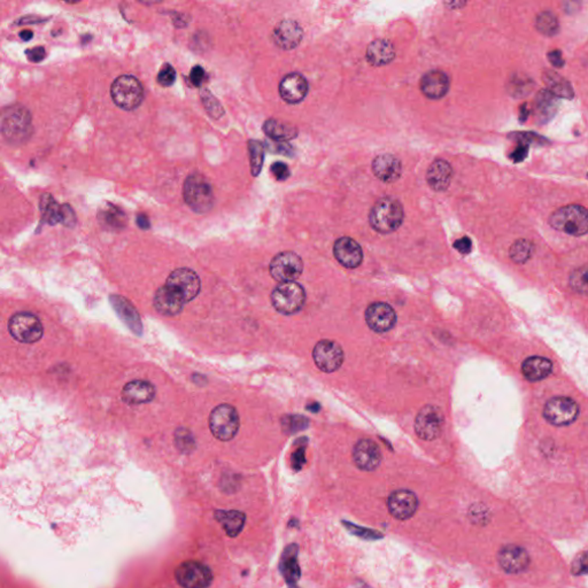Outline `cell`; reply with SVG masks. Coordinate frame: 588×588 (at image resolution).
Returning <instances> with one entry per match:
<instances>
[{
    "mask_svg": "<svg viewBox=\"0 0 588 588\" xmlns=\"http://www.w3.org/2000/svg\"><path fill=\"white\" fill-rule=\"evenodd\" d=\"M270 171L274 175V178L279 182H283L290 178V169L283 162H275L270 168Z\"/></svg>",
    "mask_w": 588,
    "mask_h": 588,
    "instance_id": "bcb514c9",
    "label": "cell"
},
{
    "mask_svg": "<svg viewBox=\"0 0 588 588\" xmlns=\"http://www.w3.org/2000/svg\"><path fill=\"white\" fill-rule=\"evenodd\" d=\"M453 168L448 162L445 160H436L429 167L427 173V184L431 189L438 192H443L448 189L449 184L452 182Z\"/></svg>",
    "mask_w": 588,
    "mask_h": 588,
    "instance_id": "484cf974",
    "label": "cell"
},
{
    "mask_svg": "<svg viewBox=\"0 0 588 588\" xmlns=\"http://www.w3.org/2000/svg\"><path fill=\"white\" fill-rule=\"evenodd\" d=\"M522 373L530 382H539L553 373V363L542 356H531L523 362Z\"/></svg>",
    "mask_w": 588,
    "mask_h": 588,
    "instance_id": "83f0119b",
    "label": "cell"
},
{
    "mask_svg": "<svg viewBox=\"0 0 588 588\" xmlns=\"http://www.w3.org/2000/svg\"><path fill=\"white\" fill-rule=\"evenodd\" d=\"M403 216L405 213L401 203L392 196H385L373 205L369 214V222L373 230L387 234L400 228Z\"/></svg>",
    "mask_w": 588,
    "mask_h": 588,
    "instance_id": "6da1fadb",
    "label": "cell"
},
{
    "mask_svg": "<svg viewBox=\"0 0 588 588\" xmlns=\"http://www.w3.org/2000/svg\"><path fill=\"white\" fill-rule=\"evenodd\" d=\"M175 79H176V70L169 64L163 65L159 72V84L162 86H171L174 84Z\"/></svg>",
    "mask_w": 588,
    "mask_h": 588,
    "instance_id": "7bdbcfd3",
    "label": "cell"
},
{
    "mask_svg": "<svg viewBox=\"0 0 588 588\" xmlns=\"http://www.w3.org/2000/svg\"><path fill=\"white\" fill-rule=\"evenodd\" d=\"M76 214L69 205H62V225L67 228H74L76 225Z\"/></svg>",
    "mask_w": 588,
    "mask_h": 588,
    "instance_id": "7dc6e473",
    "label": "cell"
},
{
    "mask_svg": "<svg viewBox=\"0 0 588 588\" xmlns=\"http://www.w3.org/2000/svg\"><path fill=\"white\" fill-rule=\"evenodd\" d=\"M497 561L500 566L510 575L523 573L531 562L528 552L517 544H507L501 548L497 554Z\"/></svg>",
    "mask_w": 588,
    "mask_h": 588,
    "instance_id": "e0dca14e",
    "label": "cell"
},
{
    "mask_svg": "<svg viewBox=\"0 0 588 588\" xmlns=\"http://www.w3.org/2000/svg\"><path fill=\"white\" fill-rule=\"evenodd\" d=\"M98 220L102 227L111 230H122L127 225V216L123 211L113 203H106L99 209Z\"/></svg>",
    "mask_w": 588,
    "mask_h": 588,
    "instance_id": "1f68e13d",
    "label": "cell"
},
{
    "mask_svg": "<svg viewBox=\"0 0 588 588\" xmlns=\"http://www.w3.org/2000/svg\"><path fill=\"white\" fill-rule=\"evenodd\" d=\"M510 140H515L521 145H544V142L548 144V140H544V137L537 136L535 133H514L510 135Z\"/></svg>",
    "mask_w": 588,
    "mask_h": 588,
    "instance_id": "b9f144b4",
    "label": "cell"
},
{
    "mask_svg": "<svg viewBox=\"0 0 588 588\" xmlns=\"http://www.w3.org/2000/svg\"><path fill=\"white\" fill-rule=\"evenodd\" d=\"M248 152H250V171H252L253 176H258L261 169H262L263 165L265 147H263L262 142H258V140H250L248 142Z\"/></svg>",
    "mask_w": 588,
    "mask_h": 588,
    "instance_id": "f35d334b",
    "label": "cell"
},
{
    "mask_svg": "<svg viewBox=\"0 0 588 588\" xmlns=\"http://www.w3.org/2000/svg\"><path fill=\"white\" fill-rule=\"evenodd\" d=\"M45 19L44 18H39V16H26V18H22V19L18 21L19 25H36V23H41L44 22Z\"/></svg>",
    "mask_w": 588,
    "mask_h": 588,
    "instance_id": "11a10c76",
    "label": "cell"
},
{
    "mask_svg": "<svg viewBox=\"0 0 588 588\" xmlns=\"http://www.w3.org/2000/svg\"><path fill=\"white\" fill-rule=\"evenodd\" d=\"M587 178H588V174H587Z\"/></svg>",
    "mask_w": 588,
    "mask_h": 588,
    "instance_id": "680465c9",
    "label": "cell"
},
{
    "mask_svg": "<svg viewBox=\"0 0 588 588\" xmlns=\"http://www.w3.org/2000/svg\"><path fill=\"white\" fill-rule=\"evenodd\" d=\"M8 331L18 342L34 344L41 340L44 328L39 317L32 313H18L11 317Z\"/></svg>",
    "mask_w": 588,
    "mask_h": 588,
    "instance_id": "ba28073f",
    "label": "cell"
},
{
    "mask_svg": "<svg viewBox=\"0 0 588 588\" xmlns=\"http://www.w3.org/2000/svg\"><path fill=\"white\" fill-rule=\"evenodd\" d=\"M27 58H28L29 61H32V62H35V64H39L41 61L44 60L45 57H46V52H45V48H41V46H37V48H30L28 51H26Z\"/></svg>",
    "mask_w": 588,
    "mask_h": 588,
    "instance_id": "f907efd6",
    "label": "cell"
},
{
    "mask_svg": "<svg viewBox=\"0 0 588 588\" xmlns=\"http://www.w3.org/2000/svg\"><path fill=\"white\" fill-rule=\"evenodd\" d=\"M528 146L521 145L519 144V147L514 151L512 155H510V158L512 159V161L514 162H521L526 158V155H528Z\"/></svg>",
    "mask_w": 588,
    "mask_h": 588,
    "instance_id": "f5cc1de1",
    "label": "cell"
},
{
    "mask_svg": "<svg viewBox=\"0 0 588 588\" xmlns=\"http://www.w3.org/2000/svg\"><path fill=\"white\" fill-rule=\"evenodd\" d=\"M241 427L239 415L234 406L220 405L211 413L209 427L213 436L221 441L234 439Z\"/></svg>",
    "mask_w": 588,
    "mask_h": 588,
    "instance_id": "52a82bcc",
    "label": "cell"
},
{
    "mask_svg": "<svg viewBox=\"0 0 588 588\" xmlns=\"http://www.w3.org/2000/svg\"><path fill=\"white\" fill-rule=\"evenodd\" d=\"M215 519L229 537H237L243 530L246 516L237 510H216Z\"/></svg>",
    "mask_w": 588,
    "mask_h": 588,
    "instance_id": "d6a6232c",
    "label": "cell"
},
{
    "mask_svg": "<svg viewBox=\"0 0 588 588\" xmlns=\"http://www.w3.org/2000/svg\"><path fill=\"white\" fill-rule=\"evenodd\" d=\"M579 411L578 403L573 399L556 396L544 405V417L553 425L563 427L573 423L578 417Z\"/></svg>",
    "mask_w": 588,
    "mask_h": 588,
    "instance_id": "30bf717a",
    "label": "cell"
},
{
    "mask_svg": "<svg viewBox=\"0 0 588 588\" xmlns=\"http://www.w3.org/2000/svg\"><path fill=\"white\" fill-rule=\"evenodd\" d=\"M371 168L375 176L385 183L396 182L402 174L401 161L392 154L378 155Z\"/></svg>",
    "mask_w": 588,
    "mask_h": 588,
    "instance_id": "603a6c76",
    "label": "cell"
},
{
    "mask_svg": "<svg viewBox=\"0 0 588 588\" xmlns=\"http://www.w3.org/2000/svg\"><path fill=\"white\" fill-rule=\"evenodd\" d=\"M155 393L154 385L147 380H133L124 386L122 400L128 405H142L152 401Z\"/></svg>",
    "mask_w": 588,
    "mask_h": 588,
    "instance_id": "cb8c5ba5",
    "label": "cell"
},
{
    "mask_svg": "<svg viewBox=\"0 0 588 588\" xmlns=\"http://www.w3.org/2000/svg\"><path fill=\"white\" fill-rule=\"evenodd\" d=\"M454 247L462 254L470 253L472 247V241L468 237L461 238V239L454 243Z\"/></svg>",
    "mask_w": 588,
    "mask_h": 588,
    "instance_id": "816d5d0a",
    "label": "cell"
},
{
    "mask_svg": "<svg viewBox=\"0 0 588 588\" xmlns=\"http://www.w3.org/2000/svg\"><path fill=\"white\" fill-rule=\"evenodd\" d=\"M263 131L267 136L276 142L293 140L298 135V130L290 124L283 123L277 120H268L263 124Z\"/></svg>",
    "mask_w": 588,
    "mask_h": 588,
    "instance_id": "836d02e7",
    "label": "cell"
},
{
    "mask_svg": "<svg viewBox=\"0 0 588 588\" xmlns=\"http://www.w3.org/2000/svg\"><path fill=\"white\" fill-rule=\"evenodd\" d=\"M313 359L320 370L331 373L342 367L345 354L338 342L324 339L317 342L316 346L314 347Z\"/></svg>",
    "mask_w": 588,
    "mask_h": 588,
    "instance_id": "4fadbf2b",
    "label": "cell"
},
{
    "mask_svg": "<svg viewBox=\"0 0 588 588\" xmlns=\"http://www.w3.org/2000/svg\"><path fill=\"white\" fill-rule=\"evenodd\" d=\"M154 308L159 313L165 316H175L183 310L184 305L187 304L183 297L167 285L159 288L154 295Z\"/></svg>",
    "mask_w": 588,
    "mask_h": 588,
    "instance_id": "7402d4cb",
    "label": "cell"
},
{
    "mask_svg": "<svg viewBox=\"0 0 588 588\" xmlns=\"http://www.w3.org/2000/svg\"><path fill=\"white\" fill-rule=\"evenodd\" d=\"M549 225L555 230L580 237L588 234V209L579 205L564 206L550 215Z\"/></svg>",
    "mask_w": 588,
    "mask_h": 588,
    "instance_id": "7a4b0ae2",
    "label": "cell"
},
{
    "mask_svg": "<svg viewBox=\"0 0 588 588\" xmlns=\"http://www.w3.org/2000/svg\"><path fill=\"white\" fill-rule=\"evenodd\" d=\"M445 416L441 409L436 406H425L415 420V432L421 439L431 441L441 434Z\"/></svg>",
    "mask_w": 588,
    "mask_h": 588,
    "instance_id": "8fae6325",
    "label": "cell"
},
{
    "mask_svg": "<svg viewBox=\"0 0 588 588\" xmlns=\"http://www.w3.org/2000/svg\"><path fill=\"white\" fill-rule=\"evenodd\" d=\"M533 243L528 239H519L512 243L509 250L510 259L515 263L523 265L528 262L533 255Z\"/></svg>",
    "mask_w": 588,
    "mask_h": 588,
    "instance_id": "74e56055",
    "label": "cell"
},
{
    "mask_svg": "<svg viewBox=\"0 0 588 588\" xmlns=\"http://www.w3.org/2000/svg\"><path fill=\"white\" fill-rule=\"evenodd\" d=\"M112 306L114 307L117 315L120 316L121 320L123 321L127 324L128 328L133 330V333L136 335H142V326L140 322V314L137 313L133 305L130 304L129 301L126 298L120 297V295H112L109 298Z\"/></svg>",
    "mask_w": 588,
    "mask_h": 588,
    "instance_id": "4316f807",
    "label": "cell"
},
{
    "mask_svg": "<svg viewBox=\"0 0 588 588\" xmlns=\"http://www.w3.org/2000/svg\"><path fill=\"white\" fill-rule=\"evenodd\" d=\"M366 322L375 333H387L396 326V314L389 305L377 301L366 310Z\"/></svg>",
    "mask_w": 588,
    "mask_h": 588,
    "instance_id": "9a60e30c",
    "label": "cell"
},
{
    "mask_svg": "<svg viewBox=\"0 0 588 588\" xmlns=\"http://www.w3.org/2000/svg\"><path fill=\"white\" fill-rule=\"evenodd\" d=\"M302 28L294 20H284L276 26L272 39L275 44L283 50H292L300 44L302 39Z\"/></svg>",
    "mask_w": 588,
    "mask_h": 588,
    "instance_id": "44dd1931",
    "label": "cell"
},
{
    "mask_svg": "<svg viewBox=\"0 0 588 588\" xmlns=\"http://www.w3.org/2000/svg\"><path fill=\"white\" fill-rule=\"evenodd\" d=\"M569 285L577 293L588 295V266H582L573 270L569 277Z\"/></svg>",
    "mask_w": 588,
    "mask_h": 588,
    "instance_id": "ab89813d",
    "label": "cell"
},
{
    "mask_svg": "<svg viewBox=\"0 0 588 588\" xmlns=\"http://www.w3.org/2000/svg\"><path fill=\"white\" fill-rule=\"evenodd\" d=\"M308 93V82L301 74H288L279 83V95L288 104H299Z\"/></svg>",
    "mask_w": 588,
    "mask_h": 588,
    "instance_id": "ffe728a7",
    "label": "cell"
},
{
    "mask_svg": "<svg viewBox=\"0 0 588 588\" xmlns=\"http://www.w3.org/2000/svg\"><path fill=\"white\" fill-rule=\"evenodd\" d=\"M32 130V116L28 109L16 105L4 111L1 131L7 142L12 144L26 142Z\"/></svg>",
    "mask_w": 588,
    "mask_h": 588,
    "instance_id": "277c9868",
    "label": "cell"
},
{
    "mask_svg": "<svg viewBox=\"0 0 588 588\" xmlns=\"http://www.w3.org/2000/svg\"><path fill=\"white\" fill-rule=\"evenodd\" d=\"M306 302V292L297 281L279 283L272 293V304L279 313L293 315L300 312Z\"/></svg>",
    "mask_w": 588,
    "mask_h": 588,
    "instance_id": "5b68a950",
    "label": "cell"
},
{
    "mask_svg": "<svg viewBox=\"0 0 588 588\" xmlns=\"http://www.w3.org/2000/svg\"><path fill=\"white\" fill-rule=\"evenodd\" d=\"M32 30H23V32H20V37L23 39V41H30L32 39Z\"/></svg>",
    "mask_w": 588,
    "mask_h": 588,
    "instance_id": "6f0895ef",
    "label": "cell"
},
{
    "mask_svg": "<svg viewBox=\"0 0 588 588\" xmlns=\"http://www.w3.org/2000/svg\"><path fill=\"white\" fill-rule=\"evenodd\" d=\"M298 547L291 544L285 549L281 557V571L291 588H297L298 579L300 578V568L297 561Z\"/></svg>",
    "mask_w": 588,
    "mask_h": 588,
    "instance_id": "4dcf8cb0",
    "label": "cell"
},
{
    "mask_svg": "<svg viewBox=\"0 0 588 588\" xmlns=\"http://www.w3.org/2000/svg\"><path fill=\"white\" fill-rule=\"evenodd\" d=\"M201 100H203V106H205L211 116L214 117V119H220V117L223 116L225 111H223L222 105L218 102V99L214 95L209 93L208 90H203V93H201Z\"/></svg>",
    "mask_w": 588,
    "mask_h": 588,
    "instance_id": "60d3db41",
    "label": "cell"
},
{
    "mask_svg": "<svg viewBox=\"0 0 588 588\" xmlns=\"http://www.w3.org/2000/svg\"><path fill=\"white\" fill-rule=\"evenodd\" d=\"M353 460L359 469L363 472H373L382 462V452L375 441L361 439L353 449Z\"/></svg>",
    "mask_w": 588,
    "mask_h": 588,
    "instance_id": "ac0fdd59",
    "label": "cell"
},
{
    "mask_svg": "<svg viewBox=\"0 0 588 588\" xmlns=\"http://www.w3.org/2000/svg\"><path fill=\"white\" fill-rule=\"evenodd\" d=\"M548 59H549L550 62L554 65V66L556 67H562L564 65V60H563L562 53L559 50L556 51H552L548 53Z\"/></svg>",
    "mask_w": 588,
    "mask_h": 588,
    "instance_id": "db71d44e",
    "label": "cell"
},
{
    "mask_svg": "<svg viewBox=\"0 0 588 588\" xmlns=\"http://www.w3.org/2000/svg\"><path fill=\"white\" fill-rule=\"evenodd\" d=\"M535 27H537V32L542 35L548 36V37H553V36L556 35L557 32H560L559 20H557L556 15L549 12V11L541 12L537 16Z\"/></svg>",
    "mask_w": 588,
    "mask_h": 588,
    "instance_id": "8d00e7d4",
    "label": "cell"
},
{
    "mask_svg": "<svg viewBox=\"0 0 588 588\" xmlns=\"http://www.w3.org/2000/svg\"><path fill=\"white\" fill-rule=\"evenodd\" d=\"M111 95L116 106L126 111H133L144 100V88L136 77L122 75L112 84Z\"/></svg>",
    "mask_w": 588,
    "mask_h": 588,
    "instance_id": "8992f818",
    "label": "cell"
},
{
    "mask_svg": "<svg viewBox=\"0 0 588 588\" xmlns=\"http://www.w3.org/2000/svg\"><path fill=\"white\" fill-rule=\"evenodd\" d=\"M449 79L443 70H430L421 79L423 95L430 99H440L447 95Z\"/></svg>",
    "mask_w": 588,
    "mask_h": 588,
    "instance_id": "d4e9b609",
    "label": "cell"
},
{
    "mask_svg": "<svg viewBox=\"0 0 588 588\" xmlns=\"http://www.w3.org/2000/svg\"><path fill=\"white\" fill-rule=\"evenodd\" d=\"M269 270L272 279L279 283L294 281L302 274L304 262L294 252H281L272 260Z\"/></svg>",
    "mask_w": 588,
    "mask_h": 588,
    "instance_id": "7c38bea8",
    "label": "cell"
},
{
    "mask_svg": "<svg viewBox=\"0 0 588 588\" xmlns=\"http://www.w3.org/2000/svg\"><path fill=\"white\" fill-rule=\"evenodd\" d=\"M389 512L399 521H407L417 512L418 499L408 490H394L387 501Z\"/></svg>",
    "mask_w": 588,
    "mask_h": 588,
    "instance_id": "2e32d148",
    "label": "cell"
},
{
    "mask_svg": "<svg viewBox=\"0 0 588 588\" xmlns=\"http://www.w3.org/2000/svg\"><path fill=\"white\" fill-rule=\"evenodd\" d=\"M183 198L187 205L198 214L208 213L214 206V192L203 175L192 174L184 182Z\"/></svg>",
    "mask_w": 588,
    "mask_h": 588,
    "instance_id": "3957f363",
    "label": "cell"
},
{
    "mask_svg": "<svg viewBox=\"0 0 588 588\" xmlns=\"http://www.w3.org/2000/svg\"><path fill=\"white\" fill-rule=\"evenodd\" d=\"M206 73L203 67L196 66L193 67L190 73V81L194 86H201L205 82Z\"/></svg>",
    "mask_w": 588,
    "mask_h": 588,
    "instance_id": "681fc988",
    "label": "cell"
},
{
    "mask_svg": "<svg viewBox=\"0 0 588 588\" xmlns=\"http://www.w3.org/2000/svg\"><path fill=\"white\" fill-rule=\"evenodd\" d=\"M333 254L342 266L348 269L358 268L363 261V252L354 239L349 237L339 238L333 246Z\"/></svg>",
    "mask_w": 588,
    "mask_h": 588,
    "instance_id": "d6986e66",
    "label": "cell"
},
{
    "mask_svg": "<svg viewBox=\"0 0 588 588\" xmlns=\"http://www.w3.org/2000/svg\"><path fill=\"white\" fill-rule=\"evenodd\" d=\"M346 524H347V528H349V531L353 532V535H359V537H364V539H377V537H380V532L359 528V526L354 524L348 525V523H346Z\"/></svg>",
    "mask_w": 588,
    "mask_h": 588,
    "instance_id": "c3c4849f",
    "label": "cell"
},
{
    "mask_svg": "<svg viewBox=\"0 0 588 588\" xmlns=\"http://www.w3.org/2000/svg\"><path fill=\"white\" fill-rule=\"evenodd\" d=\"M175 578L183 588H208L212 585L214 575L205 563L187 561L176 569Z\"/></svg>",
    "mask_w": 588,
    "mask_h": 588,
    "instance_id": "9c48e42d",
    "label": "cell"
},
{
    "mask_svg": "<svg viewBox=\"0 0 588 588\" xmlns=\"http://www.w3.org/2000/svg\"><path fill=\"white\" fill-rule=\"evenodd\" d=\"M559 98L548 90L537 93L535 102V115L540 123H546L556 114Z\"/></svg>",
    "mask_w": 588,
    "mask_h": 588,
    "instance_id": "f546056e",
    "label": "cell"
},
{
    "mask_svg": "<svg viewBox=\"0 0 588 588\" xmlns=\"http://www.w3.org/2000/svg\"><path fill=\"white\" fill-rule=\"evenodd\" d=\"M166 285L182 295L187 304L196 299L201 290L199 276L189 268L174 270L168 277Z\"/></svg>",
    "mask_w": 588,
    "mask_h": 588,
    "instance_id": "5bb4252c",
    "label": "cell"
},
{
    "mask_svg": "<svg viewBox=\"0 0 588 588\" xmlns=\"http://www.w3.org/2000/svg\"><path fill=\"white\" fill-rule=\"evenodd\" d=\"M396 58L392 43L386 39H376L368 46L367 59L373 66H385Z\"/></svg>",
    "mask_w": 588,
    "mask_h": 588,
    "instance_id": "f1b7e54d",
    "label": "cell"
},
{
    "mask_svg": "<svg viewBox=\"0 0 588 588\" xmlns=\"http://www.w3.org/2000/svg\"><path fill=\"white\" fill-rule=\"evenodd\" d=\"M136 221L137 225H138L140 229H142V230H147V229L149 228V218L144 215V214H140V215L137 216Z\"/></svg>",
    "mask_w": 588,
    "mask_h": 588,
    "instance_id": "9f6ffc18",
    "label": "cell"
},
{
    "mask_svg": "<svg viewBox=\"0 0 588 588\" xmlns=\"http://www.w3.org/2000/svg\"><path fill=\"white\" fill-rule=\"evenodd\" d=\"M176 436V445H178V448L182 450V452H187L189 449H192V446H194V441H193L192 436H191L190 432L189 431L185 430V429H180V430L175 434Z\"/></svg>",
    "mask_w": 588,
    "mask_h": 588,
    "instance_id": "ee69618b",
    "label": "cell"
},
{
    "mask_svg": "<svg viewBox=\"0 0 588 588\" xmlns=\"http://www.w3.org/2000/svg\"><path fill=\"white\" fill-rule=\"evenodd\" d=\"M544 82L547 84L548 91L552 92L557 98L573 99V89L566 79L557 75L555 72L546 70L544 75Z\"/></svg>",
    "mask_w": 588,
    "mask_h": 588,
    "instance_id": "d590c367",
    "label": "cell"
},
{
    "mask_svg": "<svg viewBox=\"0 0 588 588\" xmlns=\"http://www.w3.org/2000/svg\"><path fill=\"white\" fill-rule=\"evenodd\" d=\"M573 575H582L588 573V552H582L575 556L571 566Z\"/></svg>",
    "mask_w": 588,
    "mask_h": 588,
    "instance_id": "f6af8a7d",
    "label": "cell"
},
{
    "mask_svg": "<svg viewBox=\"0 0 588 588\" xmlns=\"http://www.w3.org/2000/svg\"><path fill=\"white\" fill-rule=\"evenodd\" d=\"M39 208L43 221L48 225H54L62 222V205H59L50 193L41 196Z\"/></svg>",
    "mask_w": 588,
    "mask_h": 588,
    "instance_id": "e575fe53",
    "label": "cell"
}]
</instances>
